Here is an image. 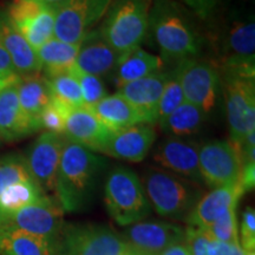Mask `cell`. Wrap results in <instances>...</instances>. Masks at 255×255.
<instances>
[{
  "label": "cell",
  "mask_w": 255,
  "mask_h": 255,
  "mask_svg": "<svg viewBox=\"0 0 255 255\" xmlns=\"http://www.w3.org/2000/svg\"><path fill=\"white\" fill-rule=\"evenodd\" d=\"M30 180L33 178L28 171L25 156L7 154L0 157V193L11 184Z\"/></svg>",
  "instance_id": "1f68e13d"
},
{
  "label": "cell",
  "mask_w": 255,
  "mask_h": 255,
  "mask_svg": "<svg viewBox=\"0 0 255 255\" xmlns=\"http://www.w3.org/2000/svg\"><path fill=\"white\" fill-rule=\"evenodd\" d=\"M71 71L77 78L79 88H81L83 107L91 109L107 96V90H105L104 83L101 77L81 72L75 68H72Z\"/></svg>",
  "instance_id": "e575fe53"
},
{
  "label": "cell",
  "mask_w": 255,
  "mask_h": 255,
  "mask_svg": "<svg viewBox=\"0 0 255 255\" xmlns=\"http://www.w3.org/2000/svg\"><path fill=\"white\" fill-rule=\"evenodd\" d=\"M0 75H4V76L17 75L13 64L11 62V58H9L7 52H6L5 47L2 46L1 40H0Z\"/></svg>",
  "instance_id": "60d3db41"
},
{
  "label": "cell",
  "mask_w": 255,
  "mask_h": 255,
  "mask_svg": "<svg viewBox=\"0 0 255 255\" xmlns=\"http://www.w3.org/2000/svg\"><path fill=\"white\" fill-rule=\"evenodd\" d=\"M39 1H43V2H45V4H49V5L57 6L58 4H60L63 0H39Z\"/></svg>",
  "instance_id": "f6af8a7d"
},
{
  "label": "cell",
  "mask_w": 255,
  "mask_h": 255,
  "mask_svg": "<svg viewBox=\"0 0 255 255\" xmlns=\"http://www.w3.org/2000/svg\"><path fill=\"white\" fill-rule=\"evenodd\" d=\"M148 32L154 38L162 60L180 63L200 56L202 39L187 9L175 0H152Z\"/></svg>",
  "instance_id": "7a4b0ae2"
},
{
  "label": "cell",
  "mask_w": 255,
  "mask_h": 255,
  "mask_svg": "<svg viewBox=\"0 0 255 255\" xmlns=\"http://www.w3.org/2000/svg\"><path fill=\"white\" fill-rule=\"evenodd\" d=\"M209 235L214 240L226 244H240L239 242V223L237 208L227 210L222 216L207 228Z\"/></svg>",
  "instance_id": "836d02e7"
},
{
  "label": "cell",
  "mask_w": 255,
  "mask_h": 255,
  "mask_svg": "<svg viewBox=\"0 0 255 255\" xmlns=\"http://www.w3.org/2000/svg\"><path fill=\"white\" fill-rule=\"evenodd\" d=\"M104 202L111 219L122 227L143 221L151 213L141 178L126 167H115L108 175Z\"/></svg>",
  "instance_id": "5b68a950"
},
{
  "label": "cell",
  "mask_w": 255,
  "mask_h": 255,
  "mask_svg": "<svg viewBox=\"0 0 255 255\" xmlns=\"http://www.w3.org/2000/svg\"><path fill=\"white\" fill-rule=\"evenodd\" d=\"M245 190L240 182L214 188L201 196L186 220L188 227L208 228L220 216L232 208H238Z\"/></svg>",
  "instance_id": "d6986e66"
},
{
  "label": "cell",
  "mask_w": 255,
  "mask_h": 255,
  "mask_svg": "<svg viewBox=\"0 0 255 255\" xmlns=\"http://www.w3.org/2000/svg\"><path fill=\"white\" fill-rule=\"evenodd\" d=\"M0 255H58V244L0 226Z\"/></svg>",
  "instance_id": "484cf974"
},
{
  "label": "cell",
  "mask_w": 255,
  "mask_h": 255,
  "mask_svg": "<svg viewBox=\"0 0 255 255\" xmlns=\"http://www.w3.org/2000/svg\"><path fill=\"white\" fill-rule=\"evenodd\" d=\"M199 149L200 145L194 141L169 136L156 146L152 159L167 171L195 184H203L200 173Z\"/></svg>",
  "instance_id": "2e32d148"
},
{
  "label": "cell",
  "mask_w": 255,
  "mask_h": 255,
  "mask_svg": "<svg viewBox=\"0 0 255 255\" xmlns=\"http://www.w3.org/2000/svg\"><path fill=\"white\" fill-rule=\"evenodd\" d=\"M128 247L121 235L104 225H64L58 255H123Z\"/></svg>",
  "instance_id": "52a82bcc"
},
{
  "label": "cell",
  "mask_w": 255,
  "mask_h": 255,
  "mask_svg": "<svg viewBox=\"0 0 255 255\" xmlns=\"http://www.w3.org/2000/svg\"><path fill=\"white\" fill-rule=\"evenodd\" d=\"M34 132L19 104L17 83L0 91V139L14 142Z\"/></svg>",
  "instance_id": "603a6c76"
},
{
  "label": "cell",
  "mask_w": 255,
  "mask_h": 255,
  "mask_svg": "<svg viewBox=\"0 0 255 255\" xmlns=\"http://www.w3.org/2000/svg\"><path fill=\"white\" fill-rule=\"evenodd\" d=\"M6 15L34 50L53 38L56 6L39 0H12Z\"/></svg>",
  "instance_id": "8fae6325"
},
{
  "label": "cell",
  "mask_w": 255,
  "mask_h": 255,
  "mask_svg": "<svg viewBox=\"0 0 255 255\" xmlns=\"http://www.w3.org/2000/svg\"><path fill=\"white\" fill-rule=\"evenodd\" d=\"M246 255H255V252H248V253H246Z\"/></svg>",
  "instance_id": "7dc6e473"
},
{
  "label": "cell",
  "mask_w": 255,
  "mask_h": 255,
  "mask_svg": "<svg viewBox=\"0 0 255 255\" xmlns=\"http://www.w3.org/2000/svg\"><path fill=\"white\" fill-rule=\"evenodd\" d=\"M121 238L136 255H161L169 247L186 241V229L165 221H139L128 226Z\"/></svg>",
  "instance_id": "4fadbf2b"
},
{
  "label": "cell",
  "mask_w": 255,
  "mask_h": 255,
  "mask_svg": "<svg viewBox=\"0 0 255 255\" xmlns=\"http://www.w3.org/2000/svg\"><path fill=\"white\" fill-rule=\"evenodd\" d=\"M63 209L59 203L45 196L38 202L17 210L13 214L0 219V226H6L36 235L58 244L64 227Z\"/></svg>",
  "instance_id": "7c38bea8"
},
{
  "label": "cell",
  "mask_w": 255,
  "mask_h": 255,
  "mask_svg": "<svg viewBox=\"0 0 255 255\" xmlns=\"http://www.w3.org/2000/svg\"><path fill=\"white\" fill-rule=\"evenodd\" d=\"M142 184L156 213L178 221H186L203 195L202 190L191 181L158 168L145 170Z\"/></svg>",
  "instance_id": "3957f363"
},
{
  "label": "cell",
  "mask_w": 255,
  "mask_h": 255,
  "mask_svg": "<svg viewBox=\"0 0 255 255\" xmlns=\"http://www.w3.org/2000/svg\"><path fill=\"white\" fill-rule=\"evenodd\" d=\"M202 20L212 17L222 0H180Z\"/></svg>",
  "instance_id": "f35d334b"
},
{
  "label": "cell",
  "mask_w": 255,
  "mask_h": 255,
  "mask_svg": "<svg viewBox=\"0 0 255 255\" xmlns=\"http://www.w3.org/2000/svg\"><path fill=\"white\" fill-rule=\"evenodd\" d=\"M41 72L45 77L70 71L77 58L78 44H69L57 38H51L44 45L36 50Z\"/></svg>",
  "instance_id": "83f0119b"
},
{
  "label": "cell",
  "mask_w": 255,
  "mask_h": 255,
  "mask_svg": "<svg viewBox=\"0 0 255 255\" xmlns=\"http://www.w3.org/2000/svg\"><path fill=\"white\" fill-rule=\"evenodd\" d=\"M64 143V135L44 131L32 143L25 155L32 178L46 195L55 193L57 170Z\"/></svg>",
  "instance_id": "5bb4252c"
},
{
  "label": "cell",
  "mask_w": 255,
  "mask_h": 255,
  "mask_svg": "<svg viewBox=\"0 0 255 255\" xmlns=\"http://www.w3.org/2000/svg\"><path fill=\"white\" fill-rule=\"evenodd\" d=\"M19 76L14 75V76H4V75H0V91L4 90L5 88L9 87V85L14 84L19 81Z\"/></svg>",
  "instance_id": "ee69618b"
},
{
  "label": "cell",
  "mask_w": 255,
  "mask_h": 255,
  "mask_svg": "<svg viewBox=\"0 0 255 255\" xmlns=\"http://www.w3.org/2000/svg\"><path fill=\"white\" fill-rule=\"evenodd\" d=\"M155 141L156 131L154 128L146 124H137L111 131L97 152L137 163L146 157Z\"/></svg>",
  "instance_id": "e0dca14e"
},
{
  "label": "cell",
  "mask_w": 255,
  "mask_h": 255,
  "mask_svg": "<svg viewBox=\"0 0 255 255\" xmlns=\"http://www.w3.org/2000/svg\"><path fill=\"white\" fill-rule=\"evenodd\" d=\"M70 110L72 109H70L60 102L51 98L50 104L44 109L39 117L40 129H44L45 131L49 132L63 135L66 116H68Z\"/></svg>",
  "instance_id": "d590c367"
},
{
  "label": "cell",
  "mask_w": 255,
  "mask_h": 255,
  "mask_svg": "<svg viewBox=\"0 0 255 255\" xmlns=\"http://www.w3.org/2000/svg\"><path fill=\"white\" fill-rule=\"evenodd\" d=\"M105 167L107 161L97 152L65 138L55 186L63 212L78 213L91 205Z\"/></svg>",
  "instance_id": "6da1fadb"
},
{
  "label": "cell",
  "mask_w": 255,
  "mask_h": 255,
  "mask_svg": "<svg viewBox=\"0 0 255 255\" xmlns=\"http://www.w3.org/2000/svg\"><path fill=\"white\" fill-rule=\"evenodd\" d=\"M91 110L111 131L142 124L138 111L119 92L107 95L103 100L92 107Z\"/></svg>",
  "instance_id": "d4e9b609"
},
{
  "label": "cell",
  "mask_w": 255,
  "mask_h": 255,
  "mask_svg": "<svg viewBox=\"0 0 255 255\" xmlns=\"http://www.w3.org/2000/svg\"><path fill=\"white\" fill-rule=\"evenodd\" d=\"M241 187L244 188L245 193L254 189L255 187V162H245L242 163L240 174Z\"/></svg>",
  "instance_id": "ab89813d"
},
{
  "label": "cell",
  "mask_w": 255,
  "mask_h": 255,
  "mask_svg": "<svg viewBox=\"0 0 255 255\" xmlns=\"http://www.w3.org/2000/svg\"><path fill=\"white\" fill-rule=\"evenodd\" d=\"M0 142H1V139H0Z\"/></svg>",
  "instance_id": "c3c4849f"
},
{
  "label": "cell",
  "mask_w": 255,
  "mask_h": 255,
  "mask_svg": "<svg viewBox=\"0 0 255 255\" xmlns=\"http://www.w3.org/2000/svg\"><path fill=\"white\" fill-rule=\"evenodd\" d=\"M186 244L191 255H218L216 241L207 228H186Z\"/></svg>",
  "instance_id": "8d00e7d4"
},
{
  "label": "cell",
  "mask_w": 255,
  "mask_h": 255,
  "mask_svg": "<svg viewBox=\"0 0 255 255\" xmlns=\"http://www.w3.org/2000/svg\"><path fill=\"white\" fill-rule=\"evenodd\" d=\"M239 242H240V246L245 251V253L255 252V210L251 207H248L242 213Z\"/></svg>",
  "instance_id": "74e56055"
},
{
  "label": "cell",
  "mask_w": 255,
  "mask_h": 255,
  "mask_svg": "<svg viewBox=\"0 0 255 255\" xmlns=\"http://www.w3.org/2000/svg\"><path fill=\"white\" fill-rule=\"evenodd\" d=\"M161 255H191L189 248H188L186 241L181 242V244H176L174 246L169 247L165 250Z\"/></svg>",
  "instance_id": "7bdbcfd3"
},
{
  "label": "cell",
  "mask_w": 255,
  "mask_h": 255,
  "mask_svg": "<svg viewBox=\"0 0 255 255\" xmlns=\"http://www.w3.org/2000/svg\"><path fill=\"white\" fill-rule=\"evenodd\" d=\"M207 115L200 108L184 101L173 113L158 124L162 131L170 137H181L195 135L202 129L206 123Z\"/></svg>",
  "instance_id": "f1b7e54d"
},
{
  "label": "cell",
  "mask_w": 255,
  "mask_h": 255,
  "mask_svg": "<svg viewBox=\"0 0 255 255\" xmlns=\"http://www.w3.org/2000/svg\"><path fill=\"white\" fill-rule=\"evenodd\" d=\"M220 73L229 141L240 149L245 137L255 130V72L227 69Z\"/></svg>",
  "instance_id": "8992f818"
},
{
  "label": "cell",
  "mask_w": 255,
  "mask_h": 255,
  "mask_svg": "<svg viewBox=\"0 0 255 255\" xmlns=\"http://www.w3.org/2000/svg\"><path fill=\"white\" fill-rule=\"evenodd\" d=\"M47 196L33 180L17 182L0 193V219L13 214Z\"/></svg>",
  "instance_id": "f546056e"
},
{
  "label": "cell",
  "mask_w": 255,
  "mask_h": 255,
  "mask_svg": "<svg viewBox=\"0 0 255 255\" xmlns=\"http://www.w3.org/2000/svg\"><path fill=\"white\" fill-rule=\"evenodd\" d=\"M17 92L21 110L31 126L38 131L40 130V115L52 98L45 77L40 76V73L20 77L17 82Z\"/></svg>",
  "instance_id": "cb8c5ba5"
},
{
  "label": "cell",
  "mask_w": 255,
  "mask_h": 255,
  "mask_svg": "<svg viewBox=\"0 0 255 255\" xmlns=\"http://www.w3.org/2000/svg\"><path fill=\"white\" fill-rule=\"evenodd\" d=\"M184 101L209 115L215 109L221 91V73L215 64L190 58L177 63Z\"/></svg>",
  "instance_id": "ba28073f"
},
{
  "label": "cell",
  "mask_w": 255,
  "mask_h": 255,
  "mask_svg": "<svg viewBox=\"0 0 255 255\" xmlns=\"http://www.w3.org/2000/svg\"><path fill=\"white\" fill-rule=\"evenodd\" d=\"M162 66H163V60L161 57L146 52L141 47H137L119 59V63L114 70L115 82L117 88H120L127 83L161 71Z\"/></svg>",
  "instance_id": "4316f807"
},
{
  "label": "cell",
  "mask_w": 255,
  "mask_h": 255,
  "mask_svg": "<svg viewBox=\"0 0 255 255\" xmlns=\"http://www.w3.org/2000/svg\"><path fill=\"white\" fill-rule=\"evenodd\" d=\"M0 40L19 77L38 75L41 72L36 50L13 27L5 11H0Z\"/></svg>",
  "instance_id": "7402d4cb"
},
{
  "label": "cell",
  "mask_w": 255,
  "mask_h": 255,
  "mask_svg": "<svg viewBox=\"0 0 255 255\" xmlns=\"http://www.w3.org/2000/svg\"><path fill=\"white\" fill-rule=\"evenodd\" d=\"M169 73L161 70L144 78L127 83L117 90L138 111L142 124L151 127L157 124L158 102L168 82Z\"/></svg>",
  "instance_id": "ac0fdd59"
},
{
  "label": "cell",
  "mask_w": 255,
  "mask_h": 255,
  "mask_svg": "<svg viewBox=\"0 0 255 255\" xmlns=\"http://www.w3.org/2000/svg\"><path fill=\"white\" fill-rule=\"evenodd\" d=\"M183 102L184 97L180 84V78H178V71L177 68H175L169 73L168 82L163 89V92H162L161 98H159L157 108V124L161 123Z\"/></svg>",
  "instance_id": "d6a6232c"
},
{
  "label": "cell",
  "mask_w": 255,
  "mask_h": 255,
  "mask_svg": "<svg viewBox=\"0 0 255 255\" xmlns=\"http://www.w3.org/2000/svg\"><path fill=\"white\" fill-rule=\"evenodd\" d=\"M150 0H113L100 30L119 57L141 47L148 33Z\"/></svg>",
  "instance_id": "277c9868"
},
{
  "label": "cell",
  "mask_w": 255,
  "mask_h": 255,
  "mask_svg": "<svg viewBox=\"0 0 255 255\" xmlns=\"http://www.w3.org/2000/svg\"><path fill=\"white\" fill-rule=\"evenodd\" d=\"M45 79L53 100L60 102L70 109L83 107L81 88L71 70L58 75L49 76Z\"/></svg>",
  "instance_id": "4dcf8cb0"
},
{
  "label": "cell",
  "mask_w": 255,
  "mask_h": 255,
  "mask_svg": "<svg viewBox=\"0 0 255 255\" xmlns=\"http://www.w3.org/2000/svg\"><path fill=\"white\" fill-rule=\"evenodd\" d=\"M113 0H63L56 6L53 37L79 44L104 18Z\"/></svg>",
  "instance_id": "9c48e42d"
},
{
  "label": "cell",
  "mask_w": 255,
  "mask_h": 255,
  "mask_svg": "<svg viewBox=\"0 0 255 255\" xmlns=\"http://www.w3.org/2000/svg\"><path fill=\"white\" fill-rule=\"evenodd\" d=\"M123 255H136V254H135V253H132L131 251H129V250H128V251L126 252V253H124Z\"/></svg>",
  "instance_id": "bcb514c9"
},
{
  "label": "cell",
  "mask_w": 255,
  "mask_h": 255,
  "mask_svg": "<svg viewBox=\"0 0 255 255\" xmlns=\"http://www.w3.org/2000/svg\"><path fill=\"white\" fill-rule=\"evenodd\" d=\"M216 252L218 255H246L240 244H226L220 241H216Z\"/></svg>",
  "instance_id": "b9f144b4"
},
{
  "label": "cell",
  "mask_w": 255,
  "mask_h": 255,
  "mask_svg": "<svg viewBox=\"0 0 255 255\" xmlns=\"http://www.w3.org/2000/svg\"><path fill=\"white\" fill-rule=\"evenodd\" d=\"M220 70L255 72V24L253 15L234 19L225 34Z\"/></svg>",
  "instance_id": "9a60e30c"
},
{
  "label": "cell",
  "mask_w": 255,
  "mask_h": 255,
  "mask_svg": "<svg viewBox=\"0 0 255 255\" xmlns=\"http://www.w3.org/2000/svg\"><path fill=\"white\" fill-rule=\"evenodd\" d=\"M110 133L111 130L101 122L94 111L81 107L70 110L66 116L63 135L69 141L78 143L91 151L97 152Z\"/></svg>",
  "instance_id": "44dd1931"
},
{
  "label": "cell",
  "mask_w": 255,
  "mask_h": 255,
  "mask_svg": "<svg viewBox=\"0 0 255 255\" xmlns=\"http://www.w3.org/2000/svg\"><path fill=\"white\" fill-rule=\"evenodd\" d=\"M119 59V55L105 40L100 28H94L79 41L73 68L81 72L103 77L114 72Z\"/></svg>",
  "instance_id": "ffe728a7"
},
{
  "label": "cell",
  "mask_w": 255,
  "mask_h": 255,
  "mask_svg": "<svg viewBox=\"0 0 255 255\" xmlns=\"http://www.w3.org/2000/svg\"><path fill=\"white\" fill-rule=\"evenodd\" d=\"M199 163L203 183L212 189L231 186L240 180L241 152L231 141L213 139L200 145Z\"/></svg>",
  "instance_id": "30bf717a"
}]
</instances>
